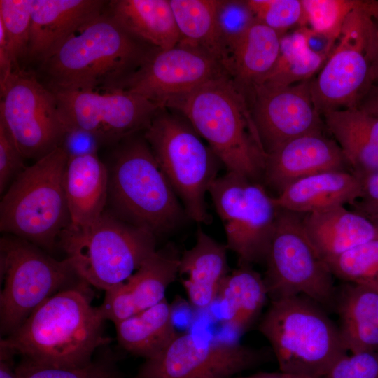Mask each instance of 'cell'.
<instances>
[{"label":"cell","instance_id":"cell-1","mask_svg":"<svg viewBox=\"0 0 378 378\" xmlns=\"http://www.w3.org/2000/svg\"><path fill=\"white\" fill-rule=\"evenodd\" d=\"M157 49L131 34L105 8L34 73L52 92L121 89Z\"/></svg>","mask_w":378,"mask_h":378},{"label":"cell","instance_id":"cell-2","mask_svg":"<svg viewBox=\"0 0 378 378\" xmlns=\"http://www.w3.org/2000/svg\"><path fill=\"white\" fill-rule=\"evenodd\" d=\"M89 286L81 280L46 299L0 345L42 365L90 364L94 352L109 339L104 335V318L91 304Z\"/></svg>","mask_w":378,"mask_h":378},{"label":"cell","instance_id":"cell-3","mask_svg":"<svg viewBox=\"0 0 378 378\" xmlns=\"http://www.w3.org/2000/svg\"><path fill=\"white\" fill-rule=\"evenodd\" d=\"M228 172L262 183L267 158L247 99L228 76L212 80L172 102Z\"/></svg>","mask_w":378,"mask_h":378},{"label":"cell","instance_id":"cell-4","mask_svg":"<svg viewBox=\"0 0 378 378\" xmlns=\"http://www.w3.org/2000/svg\"><path fill=\"white\" fill-rule=\"evenodd\" d=\"M116 144L108 167V210L156 237L172 232L188 216L143 132Z\"/></svg>","mask_w":378,"mask_h":378},{"label":"cell","instance_id":"cell-5","mask_svg":"<svg viewBox=\"0 0 378 378\" xmlns=\"http://www.w3.org/2000/svg\"><path fill=\"white\" fill-rule=\"evenodd\" d=\"M258 330L282 372L321 378L348 354L340 327L323 307L303 295L271 300Z\"/></svg>","mask_w":378,"mask_h":378},{"label":"cell","instance_id":"cell-6","mask_svg":"<svg viewBox=\"0 0 378 378\" xmlns=\"http://www.w3.org/2000/svg\"><path fill=\"white\" fill-rule=\"evenodd\" d=\"M68 156L62 147L36 160L13 181L0 203V230L52 251L69 225L64 189Z\"/></svg>","mask_w":378,"mask_h":378},{"label":"cell","instance_id":"cell-7","mask_svg":"<svg viewBox=\"0 0 378 378\" xmlns=\"http://www.w3.org/2000/svg\"><path fill=\"white\" fill-rule=\"evenodd\" d=\"M143 134L188 218L211 223L205 196L223 165L211 148L183 115L167 108L158 111Z\"/></svg>","mask_w":378,"mask_h":378},{"label":"cell","instance_id":"cell-8","mask_svg":"<svg viewBox=\"0 0 378 378\" xmlns=\"http://www.w3.org/2000/svg\"><path fill=\"white\" fill-rule=\"evenodd\" d=\"M156 238L106 210L88 227L64 231L59 246L79 279L106 291L126 281L157 250Z\"/></svg>","mask_w":378,"mask_h":378},{"label":"cell","instance_id":"cell-9","mask_svg":"<svg viewBox=\"0 0 378 378\" xmlns=\"http://www.w3.org/2000/svg\"><path fill=\"white\" fill-rule=\"evenodd\" d=\"M0 330L15 331L46 299L79 283L69 261L57 260L40 247L6 234L0 240Z\"/></svg>","mask_w":378,"mask_h":378},{"label":"cell","instance_id":"cell-10","mask_svg":"<svg viewBox=\"0 0 378 378\" xmlns=\"http://www.w3.org/2000/svg\"><path fill=\"white\" fill-rule=\"evenodd\" d=\"M300 214L279 208L265 259L268 296L303 295L321 307H335L333 275L305 233Z\"/></svg>","mask_w":378,"mask_h":378},{"label":"cell","instance_id":"cell-11","mask_svg":"<svg viewBox=\"0 0 378 378\" xmlns=\"http://www.w3.org/2000/svg\"><path fill=\"white\" fill-rule=\"evenodd\" d=\"M372 1L352 10L318 76L311 80L316 110L356 107L372 85L374 18Z\"/></svg>","mask_w":378,"mask_h":378},{"label":"cell","instance_id":"cell-12","mask_svg":"<svg viewBox=\"0 0 378 378\" xmlns=\"http://www.w3.org/2000/svg\"><path fill=\"white\" fill-rule=\"evenodd\" d=\"M208 193L239 265L265 261L279 208L264 185L227 171L212 182Z\"/></svg>","mask_w":378,"mask_h":378},{"label":"cell","instance_id":"cell-13","mask_svg":"<svg viewBox=\"0 0 378 378\" xmlns=\"http://www.w3.org/2000/svg\"><path fill=\"white\" fill-rule=\"evenodd\" d=\"M0 90V122L24 158L37 160L60 146L65 127L55 96L34 72H13Z\"/></svg>","mask_w":378,"mask_h":378},{"label":"cell","instance_id":"cell-14","mask_svg":"<svg viewBox=\"0 0 378 378\" xmlns=\"http://www.w3.org/2000/svg\"><path fill=\"white\" fill-rule=\"evenodd\" d=\"M267 358L266 351L196 333H178L155 356L145 360L136 378H228Z\"/></svg>","mask_w":378,"mask_h":378},{"label":"cell","instance_id":"cell-15","mask_svg":"<svg viewBox=\"0 0 378 378\" xmlns=\"http://www.w3.org/2000/svg\"><path fill=\"white\" fill-rule=\"evenodd\" d=\"M65 129L80 128L102 144H118L143 132L162 108L123 89L52 92Z\"/></svg>","mask_w":378,"mask_h":378},{"label":"cell","instance_id":"cell-16","mask_svg":"<svg viewBox=\"0 0 378 378\" xmlns=\"http://www.w3.org/2000/svg\"><path fill=\"white\" fill-rule=\"evenodd\" d=\"M228 76L223 64L198 48L178 43L155 50L121 89L139 94L160 108L202 85Z\"/></svg>","mask_w":378,"mask_h":378},{"label":"cell","instance_id":"cell-17","mask_svg":"<svg viewBox=\"0 0 378 378\" xmlns=\"http://www.w3.org/2000/svg\"><path fill=\"white\" fill-rule=\"evenodd\" d=\"M311 80L285 87L257 85L246 94L267 155L294 138L324 131L322 115L313 102Z\"/></svg>","mask_w":378,"mask_h":378},{"label":"cell","instance_id":"cell-18","mask_svg":"<svg viewBox=\"0 0 378 378\" xmlns=\"http://www.w3.org/2000/svg\"><path fill=\"white\" fill-rule=\"evenodd\" d=\"M181 254L172 244L157 249L126 281L105 291L98 307L104 320L114 324L163 300L178 275Z\"/></svg>","mask_w":378,"mask_h":378},{"label":"cell","instance_id":"cell-19","mask_svg":"<svg viewBox=\"0 0 378 378\" xmlns=\"http://www.w3.org/2000/svg\"><path fill=\"white\" fill-rule=\"evenodd\" d=\"M324 131L301 135L267 155L262 183L281 193L305 177L333 170L350 171L336 141Z\"/></svg>","mask_w":378,"mask_h":378},{"label":"cell","instance_id":"cell-20","mask_svg":"<svg viewBox=\"0 0 378 378\" xmlns=\"http://www.w3.org/2000/svg\"><path fill=\"white\" fill-rule=\"evenodd\" d=\"M108 1L33 0L26 60L39 63L76 30L100 15Z\"/></svg>","mask_w":378,"mask_h":378},{"label":"cell","instance_id":"cell-21","mask_svg":"<svg viewBox=\"0 0 378 378\" xmlns=\"http://www.w3.org/2000/svg\"><path fill=\"white\" fill-rule=\"evenodd\" d=\"M64 189L70 219L65 231L78 232L88 227L106 210L108 166L98 154L68 158Z\"/></svg>","mask_w":378,"mask_h":378},{"label":"cell","instance_id":"cell-22","mask_svg":"<svg viewBox=\"0 0 378 378\" xmlns=\"http://www.w3.org/2000/svg\"><path fill=\"white\" fill-rule=\"evenodd\" d=\"M302 221L306 234L326 263L378 238V230L370 219L345 206L302 214Z\"/></svg>","mask_w":378,"mask_h":378},{"label":"cell","instance_id":"cell-23","mask_svg":"<svg viewBox=\"0 0 378 378\" xmlns=\"http://www.w3.org/2000/svg\"><path fill=\"white\" fill-rule=\"evenodd\" d=\"M352 173L360 179L378 171V117L356 106L322 114Z\"/></svg>","mask_w":378,"mask_h":378},{"label":"cell","instance_id":"cell-24","mask_svg":"<svg viewBox=\"0 0 378 378\" xmlns=\"http://www.w3.org/2000/svg\"><path fill=\"white\" fill-rule=\"evenodd\" d=\"M227 247L202 229L195 244L181 255L178 275L189 302L197 309H205L216 301L220 285L230 273Z\"/></svg>","mask_w":378,"mask_h":378},{"label":"cell","instance_id":"cell-25","mask_svg":"<svg viewBox=\"0 0 378 378\" xmlns=\"http://www.w3.org/2000/svg\"><path fill=\"white\" fill-rule=\"evenodd\" d=\"M361 188V179L351 172L328 171L294 182L273 196V200L278 208L306 214L351 205L359 198Z\"/></svg>","mask_w":378,"mask_h":378},{"label":"cell","instance_id":"cell-26","mask_svg":"<svg viewBox=\"0 0 378 378\" xmlns=\"http://www.w3.org/2000/svg\"><path fill=\"white\" fill-rule=\"evenodd\" d=\"M282 36L256 20L229 46L224 67L245 97L273 68L279 55Z\"/></svg>","mask_w":378,"mask_h":378},{"label":"cell","instance_id":"cell-27","mask_svg":"<svg viewBox=\"0 0 378 378\" xmlns=\"http://www.w3.org/2000/svg\"><path fill=\"white\" fill-rule=\"evenodd\" d=\"M106 11L131 34L158 49L173 48L180 41L169 0H111Z\"/></svg>","mask_w":378,"mask_h":378},{"label":"cell","instance_id":"cell-28","mask_svg":"<svg viewBox=\"0 0 378 378\" xmlns=\"http://www.w3.org/2000/svg\"><path fill=\"white\" fill-rule=\"evenodd\" d=\"M267 298L264 278L251 265H239L223 279L218 293L223 324L243 334L259 317Z\"/></svg>","mask_w":378,"mask_h":378},{"label":"cell","instance_id":"cell-29","mask_svg":"<svg viewBox=\"0 0 378 378\" xmlns=\"http://www.w3.org/2000/svg\"><path fill=\"white\" fill-rule=\"evenodd\" d=\"M114 325L120 346L145 360L160 353L178 334L167 298Z\"/></svg>","mask_w":378,"mask_h":378},{"label":"cell","instance_id":"cell-30","mask_svg":"<svg viewBox=\"0 0 378 378\" xmlns=\"http://www.w3.org/2000/svg\"><path fill=\"white\" fill-rule=\"evenodd\" d=\"M180 34L178 43L218 59L224 66L227 46L216 18L219 0H169Z\"/></svg>","mask_w":378,"mask_h":378},{"label":"cell","instance_id":"cell-31","mask_svg":"<svg viewBox=\"0 0 378 378\" xmlns=\"http://www.w3.org/2000/svg\"><path fill=\"white\" fill-rule=\"evenodd\" d=\"M327 60L307 46L300 27L281 37L278 59L257 85L285 87L311 79Z\"/></svg>","mask_w":378,"mask_h":378},{"label":"cell","instance_id":"cell-32","mask_svg":"<svg viewBox=\"0 0 378 378\" xmlns=\"http://www.w3.org/2000/svg\"><path fill=\"white\" fill-rule=\"evenodd\" d=\"M340 326L364 340H378V290L363 284L349 283L337 295Z\"/></svg>","mask_w":378,"mask_h":378},{"label":"cell","instance_id":"cell-33","mask_svg":"<svg viewBox=\"0 0 378 378\" xmlns=\"http://www.w3.org/2000/svg\"><path fill=\"white\" fill-rule=\"evenodd\" d=\"M327 264L333 276L349 283H378V238L349 250Z\"/></svg>","mask_w":378,"mask_h":378},{"label":"cell","instance_id":"cell-34","mask_svg":"<svg viewBox=\"0 0 378 378\" xmlns=\"http://www.w3.org/2000/svg\"><path fill=\"white\" fill-rule=\"evenodd\" d=\"M306 27L337 42L348 15L359 0H302Z\"/></svg>","mask_w":378,"mask_h":378},{"label":"cell","instance_id":"cell-35","mask_svg":"<svg viewBox=\"0 0 378 378\" xmlns=\"http://www.w3.org/2000/svg\"><path fill=\"white\" fill-rule=\"evenodd\" d=\"M33 0H0L1 24L20 62L26 59Z\"/></svg>","mask_w":378,"mask_h":378},{"label":"cell","instance_id":"cell-36","mask_svg":"<svg viewBox=\"0 0 378 378\" xmlns=\"http://www.w3.org/2000/svg\"><path fill=\"white\" fill-rule=\"evenodd\" d=\"M256 20L281 36L294 26L306 27L302 0H247Z\"/></svg>","mask_w":378,"mask_h":378},{"label":"cell","instance_id":"cell-37","mask_svg":"<svg viewBox=\"0 0 378 378\" xmlns=\"http://www.w3.org/2000/svg\"><path fill=\"white\" fill-rule=\"evenodd\" d=\"M18 378H120L115 365L109 360H97L80 368L46 366L23 358L15 368Z\"/></svg>","mask_w":378,"mask_h":378},{"label":"cell","instance_id":"cell-38","mask_svg":"<svg viewBox=\"0 0 378 378\" xmlns=\"http://www.w3.org/2000/svg\"><path fill=\"white\" fill-rule=\"evenodd\" d=\"M216 18L227 52L229 46L257 20L247 0H219Z\"/></svg>","mask_w":378,"mask_h":378},{"label":"cell","instance_id":"cell-39","mask_svg":"<svg viewBox=\"0 0 378 378\" xmlns=\"http://www.w3.org/2000/svg\"><path fill=\"white\" fill-rule=\"evenodd\" d=\"M321 378H378V350L346 354Z\"/></svg>","mask_w":378,"mask_h":378},{"label":"cell","instance_id":"cell-40","mask_svg":"<svg viewBox=\"0 0 378 378\" xmlns=\"http://www.w3.org/2000/svg\"><path fill=\"white\" fill-rule=\"evenodd\" d=\"M24 156L11 134L0 122V192L4 194L27 167Z\"/></svg>","mask_w":378,"mask_h":378},{"label":"cell","instance_id":"cell-41","mask_svg":"<svg viewBox=\"0 0 378 378\" xmlns=\"http://www.w3.org/2000/svg\"><path fill=\"white\" fill-rule=\"evenodd\" d=\"M103 145L94 134L76 127L66 128L60 147L68 158L86 155L98 154L99 147Z\"/></svg>","mask_w":378,"mask_h":378},{"label":"cell","instance_id":"cell-42","mask_svg":"<svg viewBox=\"0 0 378 378\" xmlns=\"http://www.w3.org/2000/svg\"><path fill=\"white\" fill-rule=\"evenodd\" d=\"M361 181L360 195L351 206L352 210L370 220L378 216V171L365 176Z\"/></svg>","mask_w":378,"mask_h":378},{"label":"cell","instance_id":"cell-43","mask_svg":"<svg viewBox=\"0 0 378 378\" xmlns=\"http://www.w3.org/2000/svg\"><path fill=\"white\" fill-rule=\"evenodd\" d=\"M307 47L314 52L328 58L336 43L308 27H300Z\"/></svg>","mask_w":378,"mask_h":378},{"label":"cell","instance_id":"cell-44","mask_svg":"<svg viewBox=\"0 0 378 378\" xmlns=\"http://www.w3.org/2000/svg\"><path fill=\"white\" fill-rule=\"evenodd\" d=\"M14 355L8 349L0 345V378H18L13 368Z\"/></svg>","mask_w":378,"mask_h":378},{"label":"cell","instance_id":"cell-45","mask_svg":"<svg viewBox=\"0 0 378 378\" xmlns=\"http://www.w3.org/2000/svg\"><path fill=\"white\" fill-rule=\"evenodd\" d=\"M357 106L378 117V84L370 87Z\"/></svg>","mask_w":378,"mask_h":378},{"label":"cell","instance_id":"cell-46","mask_svg":"<svg viewBox=\"0 0 378 378\" xmlns=\"http://www.w3.org/2000/svg\"><path fill=\"white\" fill-rule=\"evenodd\" d=\"M372 85L378 84V20L374 19Z\"/></svg>","mask_w":378,"mask_h":378},{"label":"cell","instance_id":"cell-47","mask_svg":"<svg viewBox=\"0 0 378 378\" xmlns=\"http://www.w3.org/2000/svg\"><path fill=\"white\" fill-rule=\"evenodd\" d=\"M228 378H310L307 377L290 374L282 372H259L246 377H232Z\"/></svg>","mask_w":378,"mask_h":378},{"label":"cell","instance_id":"cell-48","mask_svg":"<svg viewBox=\"0 0 378 378\" xmlns=\"http://www.w3.org/2000/svg\"><path fill=\"white\" fill-rule=\"evenodd\" d=\"M363 284L368 285L378 290V283L367 282V283H363Z\"/></svg>","mask_w":378,"mask_h":378},{"label":"cell","instance_id":"cell-49","mask_svg":"<svg viewBox=\"0 0 378 378\" xmlns=\"http://www.w3.org/2000/svg\"><path fill=\"white\" fill-rule=\"evenodd\" d=\"M370 220L374 224L377 229L378 230V216L370 219Z\"/></svg>","mask_w":378,"mask_h":378},{"label":"cell","instance_id":"cell-50","mask_svg":"<svg viewBox=\"0 0 378 378\" xmlns=\"http://www.w3.org/2000/svg\"><path fill=\"white\" fill-rule=\"evenodd\" d=\"M375 20H378V18H377V19H375Z\"/></svg>","mask_w":378,"mask_h":378}]
</instances>
